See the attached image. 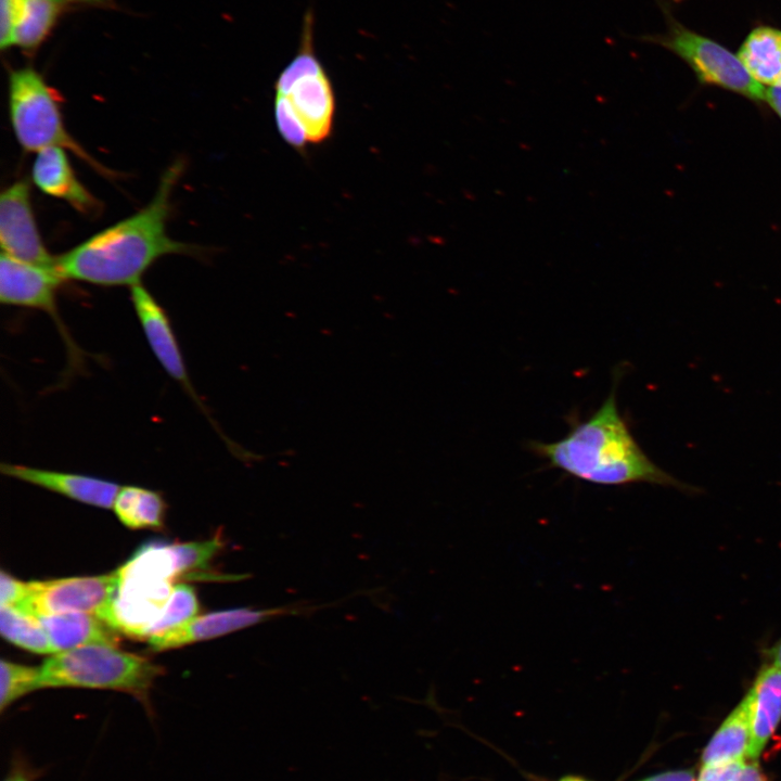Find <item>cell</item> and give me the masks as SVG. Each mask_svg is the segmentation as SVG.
I'll list each match as a JSON object with an SVG mask.
<instances>
[{"mask_svg":"<svg viewBox=\"0 0 781 781\" xmlns=\"http://www.w3.org/2000/svg\"><path fill=\"white\" fill-rule=\"evenodd\" d=\"M57 652L89 644L117 646L118 636L102 619L80 612H68L37 617Z\"/></svg>","mask_w":781,"mask_h":781,"instance_id":"obj_16","label":"cell"},{"mask_svg":"<svg viewBox=\"0 0 781 781\" xmlns=\"http://www.w3.org/2000/svg\"><path fill=\"white\" fill-rule=\"evenodd\" d=\"M28 590V582L21 581L1 571L0 605L17 606L26 598Z\"/></svg>","mask_w":781,"mask_h":781,"instance_id":"obj_24","label":"cell"},{"mask_svg":"<svg viewBox=\"0 0 781 781\" xmlns=\"http://www.w3.org/2000/svg\"><path fill=\"white\" fill-rule=\"evenodd\" d=\"M199 602L193 588L185 584L172 587L169 599L159 616L137 636L149 639L195 616Z\"/></svg>","mask_w":781,"mask_h":781,"instance_id":"obj_21","label":"cell"},{"mask_svg":"<svg viewBox=\"0 0 781 781\" xmlns=\"http://www.w3.org/2000/svg\"><path fill=\"white\" fill-rule=\"evenodd\" d=\"M40 774L41 770L36 769L25 758L14 756L3 781H35Z\"/></svg>","mask_w":781,"mask_h":781,"instance_id":"obj_26","label":"cell"},{"mask_svg":"<svg viewBox=\"0 0 781 781\" xmlns=\"http://www.w3.org/2000/svg\"><path fill=\"white\" fill-rule=\"evenodd\" d=\"M64 281L56 268L0 257V302L3 305L42 310L56 324L67 346L72 366L81 359L80 350L68 334L56 307V293Z\"/></svg>","mask_w":781,"mask_h":781,"instance_id":"obj_8","label":"cell"},{"mask_svg":"<svg viewBox=\"0 0 781 781\" xmlns=\"http://www.w3.org/2000/svg\"><path fill=\"white\" fill-rule=\"evenodd\" d=\"M767 655L770 663L781 668V639L767 651Z\"/></svg>","mask_w":781,"mask_h":781,"instance_id":"obj_30","label":"cell"},{"mask_svg":"<svg viewBox=\"0 0 781 781\" xmlns=\"http://www.w3.org/2000/svg\"><path fill=\"white\" fill-rule=\"evenodd\" d=\"M221 547L222 543L219 537L200 542L168 545L174 558L176 575L207 567L209 561Z\"/></svg>","mask_w":781,"mask_h":781,"instance_id":"obj_23","label":"cell"},{"mask_svg":"<svg viewBox=\"0 0 781 781\" xmlns=\"http://www.w3.org/2000/svg\"><path fill=\"white\" fill-rule=\"evenodd\" d=\"M0 630L11 643L38 654L56 653L40 620L11 605H0Z\"/></svg>","mask_w":781,"mask_h":781,"instance_id":"obj_20","label":"cell"},{"mask_svg":"<svg viewBox=\"0 0 781 781\" xmlns=\"http://www.w3.org/2000/svg\"><path fill=\"white\" fill-rule=\"evenodd\" d=\"M640 781H696L694 774L691 771L679 770V771H667L652 777L645 778Z\"/></svg>","mask_w":781,"mask_h":781,"instance_id":"obj_27","label":"cell"},{"mask_svg":"<svg viewBox=\"0 0 781 781\" xmlns=\"http://www.w3.org/2000/svg\"><path fill=\"white\" fill-rule=\"evenodd\" d=\"M121 578L118 568L107 575L30 581L26 598L15 607L36 617L68 612L87 613L119 631L115 600Z\"/></svg>","mask_w":781,"mask_h":781,"instance_id":"obj_7","label":"cell"},{"mask_svg":"<svg viewBox=\"0 0 781 781\" xmlns=\"http://www.w3.org/2000/svg\"><path fill=\"white\" fill-rule=\"evenodd\" d=\"M750 743L748 703L744 696L706 745L702 755V765L714 766L745 760Z\"/></svg>","mask_w":781,"mask_h":781,"instance_id":"obj_18","label":"cell"},{"mask_svg":"<svg viewBox=\"0 0 781 781\" xmlns=\"http://www.w3.org/2000/svg\"><path fill=\"white\" fill-rule=\"evenodd\" d=\"M39 667H29L10 661L0 662V710L14 701L38 689Z\"/></svg>","mask_w":781,"mask_h":781,"instance_id":"obj_22","label":"cell"},{"mask_svg":"<svg viewBox=\"0 0 781 781\" xmlns=\"http://www.w3.org/2000/svg\"><path fill=\"white\" fill-rule=\"evenodd\" d=\"M31 179L41 192L66 202L80 214L94 217L103 209L102 203L77 178L64 149L37 152Z\"/></svg>","mask_w":781,"mask_h":781,"instance_id":"obj_14","label":"cell"},{"mask_svg":"<svg viewBox=\"0 0 781 781\" xmlns=\"http://www.w3.org/2000/svg\"><path fill=\"white\" fill-rule=\"evenodd\" d=\"M113 510L129 528H159L164 523L165 501L154 490L140 486H121Z\"/></svg>","mask_w":781,"mask_h":781,"instance_id":"obj_19","label":"cell"},{"mask_svg":"<svg viewBox=\"0 0 781 781\" xmlns=\"http://www.w3.org/2000/svg\"><path fill=\"white\" fill-rule=\"evenodd\" d=\"M745 760L714 766H703L697 781H733Z\"/></svg>","mask_w":781,"mask_h":781,"instance_id":"obj_25","label":"cell"},{"mask_svg":"<svg viewBox=\"0 0 781 781\" xmlns=\"http://www.w3.org/2000/svg\"><path fill=\"white\" fill-rule=\"evenodd\" d=\"M273 118L281 139L299 153L328 141L334 131L336 98L313 42V14L307 11L296 54L273 85Z\"/></svg>","mask_w":781,"mask_h":781,"instance_id":"obj_3","label":"cell"},{"mask_svg":"<svg viewBox=\"0 0 781 781\" xmlns=\"http://www.w3.org/2000/svg\"><path fill=\"white\" fill-rule=\"evenodd\" d=\"M738 56L759 85H781V29L760 25L754 27L741 43Z\"/></svg>","mask_w":781,"mask_h":781,"instance_id":"obj_17","label":"cell"},{"mask_svg":"<svg viewBox=\"0 0 781 781\" xmlns=\"http://www.w3.org/2000/svg\"><path fill=\"white\" fill-rule=\"evenodd\" d=\"M733 781H765V778L758 765L753 761L744 764L743 768Z\"/></svg>","mask_w":781,"mask_h":781,"instance_id":"obj_28","label":"cell"},{"mask_svg":"<svg viewBox=\"0 0 781 781\" xmlns=\"http://www.w3.org/2000/svg\"><path fill=\"white\" fill-rule=\"evenodd\" d=\"M294 612L296 613V610L286 607H236L217 611L201 616H193L178 626L149 638L148 642L154 651L175 649L196 641L221 637L266 622L278 615Z\"/></svg>","mask_w":781,"mask_h":781,"instance_id":"obj_12","label":"cell"},{"mask_svg":"<svg viewBox=\"0 0 781 781\" xmlns=\"http://www.w3.org/2000/svg\"><path fill=\"white\" fill-rule=\"evenodd\" d=\"M620 373L616 371L610 394L590 417L582 421L572 419L563 438L551 443L530 441L528 449L546 460L549 468L594 485L650 483L689 489L656 465L633 437L617 406Z\"/></svg>","mask_w":781,"mask_h":781,"instance_id":"obj_2","label":"cell"},{"mask_svg":"<svg viewBox=\"0 0 781 781\" xmlns=\"http://www.w3.org/2000/svg\"><path fill=\"white\" fill-rule=\"evenodd\" d=\"M163 668L114 645L89 644L52 654L39 667L38 689L88 688L129 693L148 701Z\"/></svg>","mask_w":781,"mask_h":781,"instance_id":"obj_4","label":"cell"},{"mask_svg":"<svg viewBox=\"0 0 781 781\" xmlns=\"http://www.w3.org/2000/svg\"><path fill=\"white\" fill-rule=\"evenodd\" d=\"M656 1L666 30L639 35L636 40L660 46L678 56L702 85L725 89L756 103L765 102L766 90L747 73L738 54L681 24L666 0Z\"/></svg>","mask_w":781,"mask_h":781,"instance_id":"obj_6","label":"cell"},{"mask_svg":"<svg viewBox=\"0 0 781 781\" xmlns=\"http://www.w3.org/2000/svg\"><path fill=\"white\" fill-rule=\"evenodd\" d=\"M183 168V161L174 162L146 206L56 256L55 267L64 280L130 287L158 258L200 253L197 246L176 241L167 233L171 195Z\"/></svg>","mask_w":781,"mask_h":781,"instance_id":"obj_1","label":"cell"},{"mask_svg":"<svg viewBox=\"0 0 781 781\" xmlns=\"http://www.w3.org/2000/svg\"><path fill=\"white\" fill-rule=\"evenodd\" d=\"M61 98L43 77L30 67L11 71L9 115L14 136L27 152L48 148L71 151L105 178L118 175L98 162L71 136L65 127Z\"/></svg>","mask_w":781,"mask_h":781,"instance_id":"obj_5","label":"cell"},{"mask_svg":"<svg viewBox=\"0 0 781 781\" xmlns=\"http://www.w3.org/2000/svg\"><path fill=\"white\" fill-rule=\"evenodd\" d=\"M745 696L751 725L747 758L755 760L781 720V668L765 664Z\"/></svg>","mask_w":781,"mask_h":781,"instance_id":"obj_15","label":"cell"},{"mask_svg":"<svg viewBox=\"0 0 781 781\" xmlns=\"http://www.w3.org/2000/svg\"><path fill=\"white\" fill-rule=\"evenodd\" d=\"M106 0H1L0 47L34 50L49 36L64 12Z\"/></svg>","mask_w":781,"mask_h":781,"instance_id":"obj_10","label":"cell"},{"mask_svg":"<svg viewBox=\"0 0 781 781\" xmlns=\"http://www.w3.org/2000/svg\"><path fill=\"white\" fill-rule=\"evenodd\" d=\"M130 299L155 358L166 373L181 385L197 407L207 415L189 379L168 315L141 282L130 286Z\"/></svg>","mask_w":781,"mask_h":781,"instance_id":"obj_11","label":"cell"},{"mask_svg":"<svg viewBox=\"0 0 781 781\" xmlns=\"http://www.w3.org/2000/svg\"><path fill=\"white\" fill-rule=\"evenodd\" d=\"M560 781H588V780H586L581 777L567 776V777L562 778Z\"/></svg>","mask_w":781,"mask_h":781,"instance_id":"obj_31","label":"cell"},{"mask_svg":"<svg viewBox=\"0 0 781 781\" xmlns=\"http://www.w3.org/2000/svg\"><path fill=\"white\" fill-rule=\"evenodd\" d=\"M765 103H767L781 119V85L769 87L765 91Z\"/></svg>","mask_w":781,"mask_h":781,"instance_id":"obj_29","label":"cell"},{"mask_svg":"<svg viewBox=\"0 0 781 781\" xmlns=\"http://www.w3.org/2000/svg\"><path fill=\"white\" fill-rule=\"evenodd\" d=\"M2 474L60 494L85 504L103 509L113 508L120 486L103 478L44 470L16 463L2 462Z\"/></svg>","mask_w":781,"mask_h":781,"instance_id":"obj_13","label":"cell"},{"mask_svg":"<svg viewBox=\"0 0 781 781\" xmlns=\"http://www.w3.org/2000/svg\"><path fill=\"white\" fill-rule=\"evenodd\" d=\"M0 242L2 253L22 261L56 268V257L43 244L36 222L30 184L22 179L0 196Z\"/></svg>","mask_w":781,"mask_h":781,"instance_id":"obj_9","label":"cell"}]
</instances>
